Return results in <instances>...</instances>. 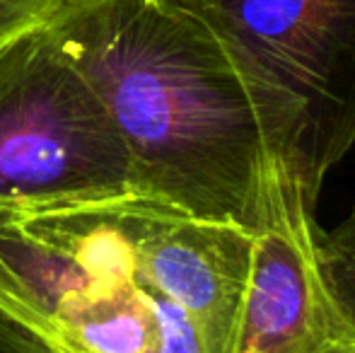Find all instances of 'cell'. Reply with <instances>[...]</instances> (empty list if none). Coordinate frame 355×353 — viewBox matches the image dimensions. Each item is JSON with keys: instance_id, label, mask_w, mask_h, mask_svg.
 Wrapping results in <instances>:
<instances>
[{"instance_id": "5", "label": "cell", "mask_w": 355, "mask_h": 353, "mask_svg": "<svg viewBox=\"0 0 355 353\" xmlns=\"http://www.w3.org/2000/svg\"><path fill=\"white\" fill-rule=\"evenodd\" d=\"M319 230L295 162L285 157L271 175L254 232L230 353H338L355 346V327L319 264Z\"/></svg>"}, {"instance_id": "8", "label": "cell", "mask_w": 355, "mask_h": 353, "mask_svg": "<svg viewBox=\"0 0 355 353\" xmlns=\"http://www.w3.org/2000/svg\"><path fill=\"white\" fill-rule=\"evenodd\" d=\"M0 353H51L29 332L0 315Z\"/></svg>"}, {"instance_id": "6", "label": "cell", "mask_w": 355, "mask_h": 353, "mask_svg": "<svg viewBox=\"0 0 355 353\" xmlns=\"http://www.w3.org/2000/svg\"><path fill=\"white\" fill-rule=\"evenodd\" d=\"M319 264L338 307L355 327V206L331 230H319Z\"/></svg>"}, {"instance_id": "7", "label": "cell", "mask_w": 355, "mask_h": 353, "mask_svg": "<svg viewBox=\"0 0 355 353\" xmlns=\"http://www.w3.org/2000/svg\"><path fill=\"white\" fill-rule=\"evenodd\" d=\"M61 0H0V46L17 34L44 24Z\"/></svg>"}, {"instance_id": "4", "label": "cell", "mask_w": 355, "mask_h": 353, "mask_svg": "<svg viewBox=\"0 0 355 353\" xmlns=\"http://www.w3.org/2000/svg\"><path fill=\"white\" fill-rule=\"evenodd\" d=\"M244 61L300 117L295 170L317 208L355 146V0H203Z\"/></svg>"}, {"instance_id": "2", "label": "cell", "mask_w": 355, "mask_h": 353, "mask_svg": "<svg viewBox=\"0 0 355 353\" xmlns=\"http://www.w3.org/2000/svg\"><path fill=\"white\" fill-rule=\"evenodd\" d=\"M196 218L143 196L0 211V315L51 353H206Z\"/></svg>"}, {"instance_id": "3", "label": "cell", "mask_w": 355, "mask_h": 353, "mask_svg": "<svg viewBox=\"0 0 355 353\" xmlns=\"http://www.w3.org/2000/svg\"><path fill=\"white\" fill-rule=\"evenodd\" d=\"M136 196L128 150L83 73L44 24L0 46V211Z\"/></svg>"}, {"instance_id": "9", "label": "cell", "mask_w": 355, "mask_h": 353, "mask_svg": "<svg viewBox=\"0 0 355 353\" xmlns=\"http://www.w3.org/2000/svg\"><path fill=\"white\" fill-rule=\"evenodd\" d=\"M338 353H355V346H351V349H346V351H338Z\"/></svg>"}, {"instance_id": "1", "label": "cell", "mask_w": 355, "mask_h": 353, "mask_svg": "<svg viewBox=\"0 0 355 353\" xmlns=\"http://www.w3.org/2000/svg\"><path fill=\"white\" fill-rule=\"evenodd\" d=\"M46 27L107 107L136 196L259 230L300 117L203 0H61Z\"/></svg>"}]
</instances>
